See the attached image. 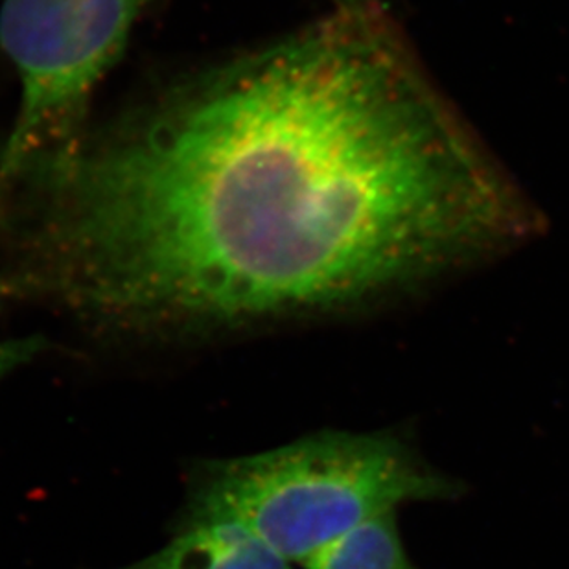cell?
I'll return each instance as SVG.
<instances>
[{"label": "cell", "mask_w": 569, "mask_h": 569, "mask_svg": "<svg viewBox=\"0 0 569 569\" xmlns=\"http://www.w3.org/2000/svg\"><path fill=\"white\" fill-rule=\"evenodd\" d=\"M43 350L44 339L38 336L0 341V381L22 366L32 363Z\"/></svg>", "instance_id": "obj_6"}, {"label": "cell", "mask_w": 569, "mask_h": 569, "mask_svg": "<svg viewBox=\"0 0 569 569\" xmlns=\"http://www.w3.org/2000/svg\"><path fill=\"white\" fill-rule=\"evenodd\" d=\"M397 512L375 516L319 549L305 569H420L409 559Z\"/></svg>", "instance_id": "obj_5"}, {"label": "cell", "mask_w": 569, "mask_h": 569, "mask_svg": "<svg viewBox=\"0 0 569 569\" xmlns=\"http://www.w3.org/2000/svg\"><path fill=\"white\" fill-rule=\"evenodd\" d=\"M457 495L453 479L398 437L325 431L263 453L204 462L193 473L179 527L237 523L302 566L375 516Z\"/></svg>", "instance_id": "obj_2"}, {"label": "cell", "mask_w": 569, "mask_h": 569, "mask_svg": "<svg viewBox=\"0 0 569 569\" xmlns=\"http://www.w3.org/2000/svg\"><path fill=\"white\" fill-rule=\"evenodd\" d=\"M117 569H293L291 562L237 523L179 527L156 553Z\"/></svg>", "instance_id": "obj_4"}, {"label": "cell", "mask_w": 569, "mask_h": 569, "mask_svg": "<svg viewBox=\"0 0 569 569\" xmlns=\"http://www.w3.org/2000/svg\"><path fill=\"white\" fill-rule=\"evenodd\" d=\"M13 193L24 279L128 330L341 307L529 227L371 0L39 157Z\"/></svg>", "instance_id": "obj_1"}, {"label": "cell", "mask_w": 569, "mask_h": 569, "mask_svg": "<svg viewBox=\"0 0 569 569\" xmlns=\"http://www.w3.org/2000/svg\"><path fill=\"white\" fill-rule=\"evenodd\" d=\"M352 2H360V0H339V4H352Z\"/></svg>", "instance_id": "obj_8"}, {"label": "cell", "mask_w": 569, "mask_h": 569, "mask_svg": "<svg viewBox=\"0 0 569 569\" xmlns=\"http://www.w3.org/2000/svg\"><path fill=\"white\" fill-rule=\"evenodd\" d=\"M8 290V284H6L4 280L0 279V293H4Z\"/></svg>", "instance_id": "obj_7"}, {"label": "cell", "mask_w": 569, "mask_h": 569, "mask_svg": "<svg viewBox=\"0 0 569 569\" xmlns=\"http://www.w3.org/2000/svg\"><path fill=\"white\" fill-rule=\"evenodd\" d=\"M144 0H4L0 49L21 80V106L0 153V198L39 157L81 139L87 103L120 60Z\"/></svg>", "instance_id": "obj_3"}]
</instances>
